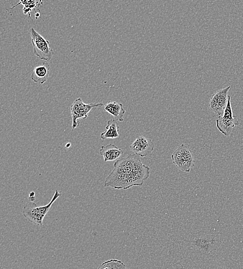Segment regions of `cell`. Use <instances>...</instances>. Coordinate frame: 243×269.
<instances>
[{"label":"cell","mask_w":243,"mask_h":269,"mask_svg":"<svg viewBox=\"0 0 243 269\" xmlns=\"http://www.w3.org/2000/svg\"><path fill=\"white\" fill-rule=\"evenodd\" d=\"M150 174V168L142 163L140 157L131 155L115 162L113 170L104 182V186L118 189L141 186Z\"/></svg>","instance_id":"6da1fadb"},{"label":"cell","mask_w":243,"mask_h":269,"mask_svg":"<svg viewBox=\"0 0 243 269\" xmlns=\"http://www.w3.org/2000/svg\"><path fill=\"white\" fill-rule=\"evenodd\" d=\"M61 195V194L58 190H56L51 201L47 205L39 207L36 203L30 202L23 207L22 210L23 216L30 222L42 226L44 217L53 204Z\"/></svg>","instance_id":"7a4b0ae2"},{"label":"cell","mask_w":243,"mask_h":269,"mask_svg":"<svg viewBox=\"0 0 243 269\" xmlns=\"http://www.w3.org/2000/svg\"><path fill=\"white\" fill-rule=\"evenodd\" d=\"M171 159L173 164L183 172L189 173L194 166V157L192 151L185 144H181L174 151Z\"/></svg>","instance_id":"3957f363"},{"label":"cell","mask_w":243,"mask_h":269,"mask_svg":"<svg viewBox=\"0 0 243 269\" xmlns=\"http://www.w3.org/2000/svg\"><path fill=\"white\" fill-rule=\"evenodd\" d=\"M30 32L34 55L42 60L50 61L54 55L50 42L34 28H31Z\"/></svg>","instance_id":"277c9868"},{"label":"cell","mask_w":243,"mask_h":269,"mask_svg":"<svg viewBox=\"0 0 243 269\" xmlns=\"http://www.w3.org/2000/svg\"><path fill=\"white\" fill-rule=\"evenodd\" d=\"M239 125L236 116L233 113L231 104V97L228 96L227 107L223 116H220L216 120V127L218 130L224 135L229 136L232 132L233 129Z\"/></svg>","instance_id":"5b68a950"},{"label":"cell","mask_w":243,"mask_h":269,"mask_svg":"<svg viewBox=\"0 0 243 269\" xmlns=\"http://www.w3.org/2000/svg\"><path fill=\"white\" fill-rule=\"evenodd\" d=\"M103 104L100 103L86 104L83 102L81 98L77 99L71 107V113L72 119V131L73 133L75 129L79 125L78 119H85L88 116L90 111L98 107H102Z\"/></svg>","instance_id":"8992f818"},{"label":"cell","mask_w":243,"mask_h":269,"mask_svg":"<svg viewBox=\"0 0 243 269\" xmlns=\"http://www.w3.org/2000/svg\"><path fill=\"white\" fill-rule=\"evenodd\" d=\"M231 88L229 86L222 89L214 94L210 100L209 107L210 110L218 114L223 116L227 107L228 100V93Z\"/></svg>","instance_id":"52a82bcc"},{"label":"cell","mask_w":243,"mask_h":269,"mask_svg":"<svg viewBox=\"0 0 243 269\" xmlns=\"http://www.w3.org/2000/svg\"><path fill=\"white\" fill-rule=\"evenodd\" d=\"M130 148L135 155L144 158L153 152L155 145L152 139L140 136L136 138L130 145Z\"/></svg>","instance_id":"ba28073f"},{"label":"cell","mask_w":243,"mask_h":269,"mask_svg":"<svg viewBox=\"0 0 243 269\" xmlns=\"http://www.w3.org/2000/svg\"><path fill=\"white\" fill-rule=\"evenodd\" d=\"M99 153L103 157L104 162H107L118 160L124 155V151L115 144H110L102 146Z\"/></svg>","instance_id":"9c48e42d"},{"label":"cell","mask_w":243,"mask_h":269,"mask_svg":"<svg viewBox=\"0 0 243 269\" xmlns=\"http://www.w3.org/2000/svg\"><path fill=\"white\" fill-rule=\"evenodd\" d=\"M50 69V65L47 62L42 65L35 67L31 75V80L34 83L44 84L47 81Z\"/></svg>","instance_id":"30bf717a"},{"label":"cell","mask_w":243,"mask_h":269,"mask_svg":"<svg viewBox=\"0 0 243 269\" xmlns=\"http://www.w3.org/2000/svg\"><path fill=\"white\" fill-rule=\"evenodd\" d=\"M104 110L112 115L117 121L123 122L126 110L121 103L118 102H109L104 106Z\"/></svg>","instance_id":"8fae6325"},{"label":"cell","mask_w":243,"mask_h":269,"mask_svg":"<svg viewBox=\"0 0 243 269\" xmlns=\"http://www.w3.org/2000/svg\"><path fill=\"white\" fill-rule=\"evenodd\" d=\"M106 127V131L100 135V138L102 140L107 139H114L119 136V127L118 123L115 119H111L108 121Z\"/></svg>","instance_id":"7c38bea8"},{"label":"cell","mask_w":243,"mask_h":269,"mask_svg":"<svg viewBox=\"0 0 243 269\" xmlns=\"http://www.w3.org/2000/svg\"><path fill=\"white\" fill-rule=\"evenodd\" d=\"M43 3L42 1H21L17 5L11 8L10 9H13L18 6L21 5L23 6V12L24 14L28 15L29 19L30 18L31 13L33 10L40 12V7L43 6Z\"/></svg>","instance_id":"4fadbf2b"},{"label":"cell","mask_w":243,"mask_h":269,"mask_svg":"<svg viewBox=\"0 0 243 269\" xmlns=\"http://www.w3.org/2000/svg\"><path fill=\"white\" fill-rule=\"evenodd\" d=\"M98 269H127V267L123 261L111 259L103 262Z\"/></svg>","instance_id":"5bb4252c"},{"label":"cell","mask_w":243,"mask_h":269,"mask_svg":"<svg viewBox=\"0 0 243 269\" xmlns=\"http://www.w3.org/2000/svg\"><path fill=\"white\" fill-rule=\"evenodd\" d=\"M29 200L30 202H34L36 201V193L34 191L30 192L29 195Z\"/></svg>","instance_id":"9a60e30c"},{"label":"cell","mask_w":243,"mask_h":269,"mask_svg":"<svg viewBox=\"0 0 243 269\" xmlns=\"http://www.w3.org/2000/svg\"><path fill=\"white\" fill-rule=\"evenodd\" d=\"M35 16H36V19H38L39 17H40V14L39 12H37L35 14Z\"/></svg>","instance_id":"2e32d148"}]
</instances>
